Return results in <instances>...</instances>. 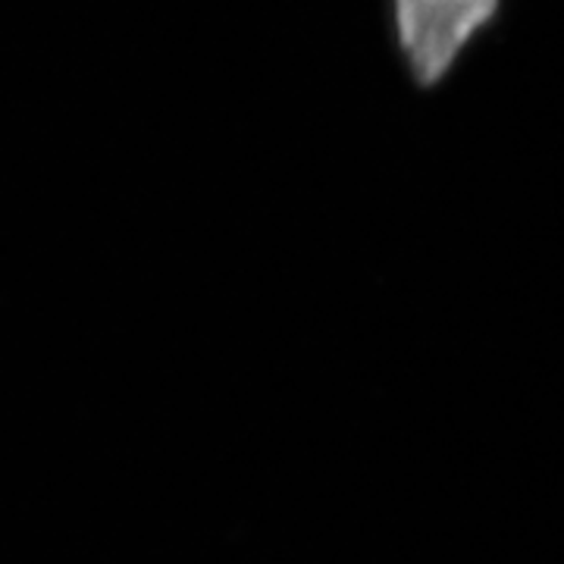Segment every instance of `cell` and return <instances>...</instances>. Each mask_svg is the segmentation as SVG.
<instances>
[{
    "label": "cell",
    "instance_id": "1",
    "mask_svg": "<svg viewBox=\"0 0 564 564\" xmlns=\"http://www.w3.org/2000/svg\"><path fill=\"white\" fill-rule=\"evenodd\" d=\"M502 7L505 0H389L392 39L411 82L440 88Z\"/></svg>",
    "mask_w": 564,
    "mask_h": 564
}]
</instances>
